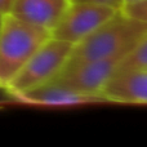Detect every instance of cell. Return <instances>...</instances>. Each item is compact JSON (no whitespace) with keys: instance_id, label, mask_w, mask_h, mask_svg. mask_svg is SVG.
<instances>
[{"instance_id":"cell-12","label":"cell","mask_w":147,"mask_h":147,"mask_svg":"<svg viewBox=\"0 0 147 147\" xmlns=\"http://www.w3.org/2000/svg\"><path fill=\"white\" fill-rule=\"evenodd\" d=\"M16 1H17V0H0V13H1L3 16L12 13Z\"/></svg>"},{"instance_id":"cell-8","label":"cell","mask_w":147,"mask_h":147,"mask_svg":"<svg viewBox=\"0 0 147 147\" xmlns=\"http://www.w3.org/2000/svg\"><path fill=\"white\" fill-rule=\"evenodd\" d=\"M13 98L23 103L38 105V106H76V105L105 102L101 97L80 93L53 81H49L32 90L21 93Z\"/></svg>"},{"instance_id":"cell-10","label":"cell","mask_w":147,"mask_h":147,"mask_svg":"<svg viewBox=\"0 0 147 147\" xmlns=\"http://www.w3.org/2000/svg\"><path fill=\"white\" fill-rule=\"evenodd\" d=\"M121 10L129 17L147 23V0H140L132 4H125Z\"/></svg>"},{"instance_id":"cell-14","label":"cell","mask_w":147,"mask_h":147,"mask_svg":"<svg viewBox=\"0 0 147 147\" xmlns=\"http://www.w3.org/2000/svg\"><path fill=\"white\" fill-rule=\"evenodd\" d=\"M3 17H4V16L0 13V30H1V25H3Z\"/></svg>"},{"instance_id":"cell-3","label":"cell","mask_w":147,"mask_h":147,"mask_svg":"<svg viewBox=\"0 0 147 147\" xmlns=\"http://www.w3.org/2000/svg\"><path fill=\"white\" fill-rule=\"evenodd\" d=\"M74 47L67 41L51 36L32 54L5 90L9 96L16 97L52 81L67 63Z\"/></svg>"},{"instance_id":"cell-1","label":"cell","mask_w":147,"mask_h":147,"mask_svg":"<svg viewBox=\"0 0 147 147\" xmlns=\"http://www.w3.org/2000/svg\"><path fill=\"white\" fill-rule=\"evenodd\" d=\"M146 35L147 23L119 10L106 23L74 47L65 66L112 57H125Z\"/></svg>"},{"instance_id":"cell-15","label":"cell","mask_w":147,"mask_h":147,"mask_svg":"<svg viewBox=\"0 0 147 147\" xmlns=\"http://www.w3.org/2000/svg\"><path fill=\"white\" fill-rule=\"evenodd\" d=\"M67 1H70V0H67Z\"/></svg>"},{"instance_id":"cell-11","label":"cell","mask_w":147,"mask_h":147,"mask_svg":"<svg viewBox=\"0 0 147 147\" xmlns=\"http://www.w3.org/2000/svg\"><path fill=\"white\" fill-rule=\"evenodd\" d=\"M70 3H92V4L106 5L116 10H121L124 7V0H70Z\"/></svg>"},{"instance_id":"cell-7","label":"cell","mask_w":147,"mask_h":147,"mask_svg":"<svg viewBox=\"0 0 147 147\" xmlns=\"http://www.w3.org/2000/svg\"><path fill=\"white\" fill-rule=\"evenodd\" d=\"M69 4L67 0H17L12 14L52 34Z\"/></svg>"},{"instance_id":"cell-9","label":"cell","mask_w":147,"mask_h":147,"mask_svg":"<svg viewBox=\"0 0 147 147\" xmlns=\"http://www.w3.org/2000/svg\"><path fill=\"white\" fill-rule=\"evenodd\" d=\"M140 69H147V35L124 57L116 71Z\"/></svg>"},{"instance_id":"cell-13","label":"cell","mask_w":147,"mask_h":147,"mask_svg":"<svg viewBox=\"0 0 147 147\" xmlns=\"http://www.w3.org/2000/svg\"><path fill=\"white\" fill-rule=\"evenodd\" d=\"M136 1H140V0H124V5L125 4H132V3H136Z\"/></svg>"},{"instance_id":"cell-4","label":"cell","mask_w":147,"mask_h":147,"mask_svg":"<svg viewBox=\"0 0 147 147\" xmlns=\"http://www.w3.org/2000/svg\"><path fill=\"white\" fill-rule=\"evenodd\" d=\"M119 10L92 3H70L61 21L52 31V38L76 45L106 23Z\"/></svg>"},{"instance_id":"cell-2","label":"cell","mask_w":147,"mask_h":147,"mask_svg":"<svg viewBox=\"0 0 147 147\" xmlns=\"http://www.w3.org/2000/svg\"><path fill=\"white\" fill-rule=\"evenodd\" d=\"M51 38V32L35 27L12 13L3 17L0 30V88L5 89L32 54Z\"/></svg>"},{"instance_id":"cell-5","label":"cell","mask_w":147,"mask_h":147,"mask_svg":"<svg viewBox=\"0 0 147 147\" xmlns=\"http://www.w3.org/2000/svg\"><path fill=\"white\" fill-rule=\"evenodd\" d=\"M124 57H112L65 66L52 81L80 93L101 97L102 89L115 75Z\"/></svg>"},{"instance_id":"cell-6","label":"cell","mask_w":147,"mask_h":147,"mask_svg":"<svg viewBox=\"0 0 147 147\" xmlns=\"http://www.w3.org/2000/svg\"><path fill=\"white\" fill-rule=\"evenodd\" d=\"M105 102L147 105V69L116 71L101 92Z\"/></svg>"}]
</instances>
